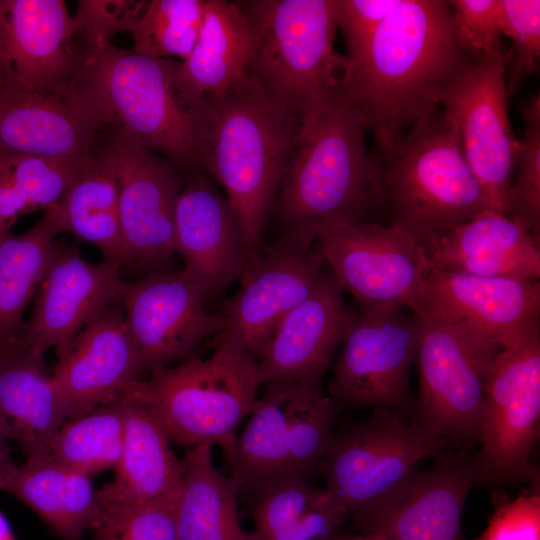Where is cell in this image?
<instances>
[{
    "instance_id": "6da1fadb",
    "label": "cell",
    "mask_w": 540,
    "mask_h": 540,
    "mask_svg": "<svg viewBox=\"0 0 540 540\" xmlns=\"http://www.w3.org/2000/svg\"><path fill=\"white\" fill-rule=\"evenodd\" d=\"M478 59L458 45L447 1L400 0L365 48L346 60L341 91L383 151L439 108Z\"/></svg>"
},
{
    "instance_id": "7a4b0ae2",
    "label": "cell",
    "mask_w": 540,
    "mask_h": 540,
    "mask_svg": "<svg viewBox=\"0 0 540 540\" xmlns=\"http://www.w3.org/2000/svg\"><path fill=\"white\" fill-rule=\"evenodd\" d=\"M195 107L202 122L204 170L225 190L241 230L247 270L266 246V225L299 125L249 72L232 89Z\"/></svg>"
},
{
    "instance_id": "3957f363",
    "label": "cell",
    "mask_w": 540,
    "mask_h": 540,
    "mask_svg": "<svg viewBox=\"0 0 540 540\" xmlns=\"http://www.w3.org/2000/svg\"><path fill=\"white\" fill-rule=\"evenodd\" d=\"M177 60L143 56L110 42L86 44L68 94L103 125L190 175L203 166L202 122L182 97Z\"/></svg>"
},
{
    "instance_id": "277c9868",
    "label": "cell",
    "mask_w": 540,
    "mask_h": 540,
    "mask_svg": "<svg viewBox=\"0 0 540 540\" xmlns=\"http://www.w3.org/2000/svg\"><path fill=\"white\" fill-rule=\"evenodd\" d=\"M361 115L340 90L295 135L273 212L281 232L371 222L382 211Z\"/></svg>"
},
{
    "instance_id": "5b68a950",
    "label": "cell",
    "mask_w": 540,
    "mask_h": 540,
    "mask_svg": "<svg viewBox=\"0 0 540 540\" xmlns=\"http://www.w3.org/2000/svg\"><path fill=\"white\" fill-rule=\"evenodd\" d=\"M372 157L382 210L390 213L391 223L415 232L427 250L457 226L494 209L441 107Z\"/></svg>"
},
{
    "instance_id": "8992f818",
    "label": "cell",
    "mask_w": 540,
    "mask_h": 540,
    "mask_svg": "<svg viewBox=\"0 0 540 540\" xmlns=\"http://www.w3.org/2000/svg\"><path fill=\"white\" fill-rule=\"evenodd\" d=\"M236 3L253 36L248 72L300 125L341 90L347 62L334 47L335 0Z\"/></svg>"
},
{
    "instance_id": "52a82bcc",
    "label": "cell",
    "mask_w": 540,
    "mask_h": 540,
    "mask_svg": "<svg viewBox=\"0 0 540 540\" xmlns=\"http://www.w3.org/2000/svg\"><path fill=\"white\" fill-rule=\"evenodd\" d=\"M219 339L209 357L191 355L176 367L158 368L132 382L123 397L145 407L171 443L218 445L225 455L254 410L261 382L255 357L232 338Z\"/></svg>"
},
{
    "instance_id": "ba28073f",
    "label": "cell",
    "mask_w": 540,
    "mask_h": 540,
    "mask_svg": "<svg viewBox=\"0 0 540 540\" xmlns=\"http://www.w3.org/2000/svg\"><path fill=\"white\" fill-rule=\"evenodd\" d=\"M340 405L321 385L271 380L224 455L239 492L289 477L308 478L336 434Z\"/></svg>"
},
{
    "instance_id": "9c48e42d",
    "label": "cell",
    "mask_w": 540,
    "mask_h": 540,
    "mask_svg": "<svg viewBox=\"0 0 540 540\" xmlns=\"http://www.w3.org/2000/svg\"><path fill=\"white\" fill-rule=\"evenodd\" d=\"M414 314L419 326L415 422L471 449L479 440L485 383L502 347L466 328Z\"/></svg>"
},
{
    "instance_id": "30bf717a",
    "label": "cell",
    "mask_w": 540,
    "mask_h": 540,
    "mask_svg": "<svg viewBox=\"0 0 540 540\" xmlns=\"http://www.w3.org/2000/svg\"><path fill=\"white\" fill-rule=\"evenodd\" d=\"M540 337L502 347L489 371L478 444L479 485L528 483L539 491L530 456L540 435Z\"/></svg>"
},
{
    "instance_id": "8fae6325",
    "label": "cell",
    "mask_w": 540,
    "mask_h": 540,
    "mask_svg": "<svg viewBox=\"0 0 540 540\" xmlns=\"http://www.w3.org/2000/svg\"><path fill=\"white\" fill-rule=\"evenodd\" d=\"M452 441L433 436L395 411L375 407L369 417L336 431L316 471L325 490L349 517L393 489L415 465L437 457Z\"/></svg>"
},
{
    "instance_id": "7c38bea8",
    "label": "cell",
    "mask_w": 540,
    "mask_h": 540,
    "mask_svg": "<svg viewBox=\"0 0 540 540\" xmlns=\"http://www.w3.org/2000/svg\"><path fill=\"white\" fill-rule=\"evenodd\" d=\"M418 337L417 318L406 307L359 305L340 345L327 394L340 406L384 407L398 414L414 410L409 374Z\"/></svg>"
},
{
    "instance_id": "4fadbf2b",
    "label": "cell",
    "mask_w": 540,
    "mask_h": 540,
    "mask_svg": "<svg viewBox=\"0 0 540 540\" xmlns=\"http://www.w3.org/2000/svg\"><path fill=\"white\" fill-rule=\"evenodd\" d=\"M330 276L359 305H399L416 311L426 274L423 240L400 223L324 226L315 233Z\"/></svg>"
},
{
    "instance_id": "5bb4252c",
    "label": "cell",
    "mask_w": 540,
    "mask_h": 540,
    "mask_svg": "<svg viewBox=\"0 0 540 540\" xmlns=\"http://www.w3.org/2000/svg\"><path fill=\"white\" fill-rule=\"evenodd\" d=\"M509 58L502 48L481 56L440 100L470 168L504 214L519 151L508 113Z\"/></svg>"
},
{
    "instance_id": "9a60e30c",
    "label": "cell",
    "mask_w": 540,
    "mask_h": 540,
    "mask_svg": "<svg viewBox=\"0 0 540 540\" xmlns=\"http://www.w3.org/2000/svg\"><path fill=\"white\" fill-rule=\"evenodd\" d=\"M315 236L281 232L241 276V288L219 310L232 338L260 358L282 320L307 299L327 274Z\"/></svg>"
},
{
    "instance_id": "2e32d148",
    "label": "cell",
    "mask_w": 540,
    "mask_h": 540,
    "mask_svg": "<svg viewBox=\"0 0 540 540\" xmlns=\"http://www.w3.org/2000/svg\"><path fill=\"white\" fill-rule=\"evenodd\" d=\"M477 484L470 449L448 447L430 468L414 470L348 521L357 533H380L388 540H466L462 513Z\"/></svg>"
},
{
    "instance_id": "e0dca14e",
    "label": "cell",
    "mask_w": 540,
    "mask_h": 540,
    "mask_svg": "<svg viewBox=\"0 0 540 540\" xmlns=\"http://www.w3.org/2000/svg\"><path fill=\"white\" fill-rule=\"evenodd\" d=\"M206 300L202 286L185 268L151 270L139 280H123L119 303L142 375L187 359L202 341L223 331L221 312H207Z\"/></svg>"
},
{
    "instance_id": "ac0fdd59",
    "label": "cell",
    "mask_w": 540,
    "mask_h": 540,
    "mask_svg": "<svg viewBox=\"0 0 540 540\" xmlns=\"http://www.w3.org/2000/svg\"><path fill=\"white\" fill-rule=\"evenodd\" d=\"M119 188L120 223L128 263L150 267L176 253L175 210L183 173L165 158L114 133L102 151Z\"/></svg>"
},
{
    "instance_id": "d6986e66",
    "label": "cell",
    "mask_w": 540,
    "mask_h": 540,
    "mask_svg": "<svg viewBox=\"0 0 540 540\" xmlns=\"http://www.w3.org/2000/svg\"><path fill=\"white\" fill-rule=\"evenodd\" d=\"M414 313L512 347L540 337V282L429 268Z\"/></svg>"
},
{
    "instance_id": "ffe728a7",
    "label": "cell",
    "mask_w": 540,
    "mask_h": 540,
    "mask_svg": "<svg viewBox=\"0 0 540 540\" xmlns=\"http://www.w3.org/2000/svg\"><path fill=\"white\" fill-rule=\"evenodd\" d=\"M121 265L91 263L74 248L57 245L36 292L22 341L34 356L44 358L50 348L62 353L95 316L119 303Z\"/></svg>"
},
{
    "instance_id": "44dd1931",
    "label": "cell",
    "mask_w": 540,
    "mask_h": 540,
    "mask_svg": "<svg viewBox=\"0 0 540 540\" xmlns=\"http://www.w3.org/2000/svg\"><path fill=\"white\" fill-rule=\"evenodd\" d=\"M75 34L63 0H0V83L67 95Z\"/></svg>"
},
{
    "instance_id": "7402d4cb",
    "label": "cell",
    "mask_w": 540,
    "mask_h": 540,
    "mask_svg": "<svg viewBox=\"0 0 540 540\" xmlns=\"http://www.w3.org/2000/svg\"><path fill=\"white\" fill-rule=\"evenodd\" d=\"M143 377L138 352L120 305L95 316L57 355L52 378L70 418L121 399Z\"/></svg>"
},
{
    "instance_id": "603a6c76",
    "label": "cell",
    "mask_w": 540,
    "mask_h": 540,
    "mask_svg": "<svg viewBox=\"0 0 540 540\" xmlns=\"http://www.w3.org/2000/svg\"><path fill=\"white\" fill-rule=\"evenodd\" d=\"M176 253L207 299L223 293L246 267L243 238L226 196L206 171L190 175L175 210Z\"/></svg>"
},
{
    "instance_id": "cb8c5ba5",
    "label": "cell",
    "mask_w": 540,
    "mask_h": 540,
    "mask_svg": "<svg viewBox=\"0 0 540 540\" xmlns=\"http://www.w3.org/2000/svg\"><path fill=\"white\" fill-rule=\"evenodd\" d=\"M354 316L343 290L327 275L282 320L257 360L261 384L282 379L321 385Z\"/></svg>"
},
{
    "instance_id": "d4e9b609",
    "label": "cell",
    "mask_w": 540,
    "mask_h": 540,
    "mask_svg": "<svg viewBox=\"0 0 540 540\" xmlns=\"http://www.w3.org/2000/svg\"><path fill=\"white\" fill-rule=\"evenodd\" d=\"M101 127L70 95L0 83V154L84 161Z\"/></svg>"
},
{
    "instance_id": "484cf974",
    "label": "cell",
    "mask_w": 540,
    "mask_h": 540,
    "mask_svg": "<svg viewBox=\"0 0 540 540\" xmlns=\"http://www.w3.org/2000/svg\"><path fill=\"white\" fill-rule=\"evenodd\" d=\"M429 268L465 274L539 280L540 246L509 216L486 210L428 248Z\"/></svg>"
},
{
    "instance_id": "4316f807",
    "label": "cell",
    "mask_w": 540,
    "mask_h": 540,
    "mask_svg": "<svg viewBox=\"0 0 540 540\" xmlns=\"http://www.w3.org/2000/svg\"><path fill=\"white\" fill-rule=\"evenodd\" d=\"M253 48L250 24L236 1L206 0L197 41L177 62L176 85L193 108L204 98L221 95L248 74Z\"/></svg>"
},
{
    "instance_id": "83f0119b",
    "label": "cell",
    "mask_w": 540,
    "mask_h": 540,
    "mask_svg": "<svg viewBox=\"0 0 540 540\" xmlns=\"http://www.w3.org/2000/svg\"><path fill=\"white\" fill-rule=\"evenodd\" d=\"M125 400V432L114 478L97 490L101 503H144L180 493L182 460L171 448V441L139 403Z\"/></svg>"
},
{
    "instance_id": "f1b7e54d",
    "label": "cell",
    "mask_w": 540,
    "mask_h": 540,
    "mask_svg": "<svg viewBox=\"0 0 540 540\" xmlns=\"http://www.w3.org/2000/svg\"><path fill=\"white\" fill-rule=\"evenodd\" d=\"M30 507L62 540H82L100 515L91 477L42 454L26 458L1 488Z\"/></svg>"
},
{
    "instance_id": "f546056e",
    "label": "cell",
    "mask_w": 540,
    "mask_h": 540,
    "mask_svg": "<svg viewBox=\"0 0 540 540\" xmlns=\"http://www.w3.org/2000/svg\"><path fill=\"white\" fill-rule=\"evenodd\" d=\"M0 417L26 458L46 454L70 418L66 399L44 358L26 347L0 364Z\"/></svg>"
},
{
    "instance_id": "4dcf8cb0",
    "label": "cell",
    "mask_w": 540,
    "mask_h": 540,
    "mask_svg": "<svg viewBox=\"0 0 540 540\" xmlns=\"http://www.w3.org/2000/svg\"><path fill=\"white\" fill-rule=\"evenodd\" d=\"M58 233L69 232L97 246L105 261L128 263L123 242L119 188L107 156L91 157L62 197L46 210Z\"/></svg>"
},
{
    "instance_id": "1f68e13d",
    "label": "cell",
    "mask_w": 540,
    "mask_h": 540,
    "mask_svg": "<svg viewBox=\"0 0 540 540\" xmlns=\"http://www.w3.org/2000/svg\"><path fill=\"white\" fill-rule=\"evenodd\" d=\"M255 540H331L348 521L325 489L289 477L250 492Z\"/></svg>"
},
{
    "instance_id": "d6a6232c",
    "label": "cell",
    "mask_w": 540,
    "mask_h": 540,
    "mask_svg": "<svg viewBox=\"0 0 540 540\" xmlns=\"http://www.w3.org/2000/svg\"><path fill=\"white\" fill-rule=\"evenodd\" d=\"M212 445L187 448L177 505L178 540H255L241 525L239 487L212 460Z\"/></svg>"
},
{
    "instance_id": "836d02e7",
    "label": "cell",
    "mask_w": 540,
    "mask_h": 540,
    "mask_svg": "<svg viewBox=\"0 0 540 540\" xmlns=\"http://www.w3.org/2000/svg\"><path fill=\"white\" fill-rule=\"evenodd\" d=\"M57 234L45 212L24 233L0 238V342L22 340L23 314L46 273Z\"/></svg>"
},
{
    "instance_id": "e575fe53",
    "label": "cell",
    "mask_w": 540,
    "mask_h": 540,
    "mask_svg": "<svg viewBox=\"0 0 540 540\" xmlns=\"http://www.w3.org/2000/svg\"><path fill=\"white\" fill-rule=\"evenodd\" d=\"M124 432L125 400L121 398L67 419L51 441L47 454L92 477L115 468L122 453Z\"/></svg>"
},
{
    "instance_id": "d590c367",
    "label": "cell",
    "mask_w": 540,
    "mask_h": 540,
    "mask_svg": "<svg viewBox=\"0 0 540 540\" xmlns=\"http://www.w3.org/2000/svg\"><path fill=\"white\" fill-rule=\"evenodd\" d=\"M206 0H152L130 31L133 51L157 59L184 61L203 24Z\"/></svg>"
},
{
    "instance_id": "8d00e7d4",
    "label": "cell",
    "mask_w": 540,
    "mask_h": 540,
    "mask_svg": "<svg viewBox=\"0 0 540 540\" xmlns=\"http://www.w3.org/2000/svg\"><path fill=\"white\" fill-rule=\"evenodd\" d=\"M525 124L519 141L518 173L506 199L505 214L540 241V97L522 107Z\"/></svg>"
},
{
    "instance_id": "74e56055",
    "label": "cell",
    "mask_w": 540,
    "mask_h": 540,
    "mask_svg": "<svg viewBox=\"0 0 540 540\" xmlns=\"http://www.w3.org/2000/svg\"><path fill=\"white\" fill-rule=\"evenodd\" d=\"M180 493L144 503H101L94 528L97 540H178Z\"/></svg>"
},
{
    "instance_id": "f35d334b",
    "label": "cell",
    "mask_w": 540,
    "mask_h": 540,
    "mask_svg": "<svg viewBox=\"0 0 540 540\" xmlns=\"http://www.w3.org/2000/svg\"><path fill=\"white\" fill-rule=\"evenodd\" d=\"M88 159L73 162L25 154H0V164L24 192L33 211L47 210L55 205Z\"/></svg>"
},
{
    "instance_id": "ab89813d",
    "label": "cell",
    "mask_w": 540,
    "mask_h": 540,
    "mask_svg": "<svg viewBox=\"0 0 540 540\" xmlns=\"http://www.w3.org/2000/svg\"><path fill=\"white\" fill-rule=\"evenodd\" d=\"M503 35L512 40L506 71L508 92L534 73L540 57V1L501 0Z\"/></svg>"
},
{
    "instance_id": "60d3db41",
    "label": "cell",
    "mask_w": 540,
    "mask_h": 540,
    "mask_svg": "<svg viewBox=\"0 0 540 540\" xmlns=\"http://www.w3.org/2000/svg\"><path fill=\"white\" fill-rule=\"evenodd\" d=\"M453 30L458 45L476 58L501 49V0H450Z\"/></svg>"
},
{
    "instance_id": "b9f144b4",
    "label": "cell",
    "mask_w": 540,
    "mask_h": 540,
    "mask_svg": "<svg viewBox=\"0 0 540 540\" xmlns=\"http://www.w3.org/2000/svg\"><path fill=\"white\" fill-rule=\"evenodd\" d=\"M146 1L80 0L73 15L76 32L86 44L109 42L120 31H130L138 20Z\"/></svg>"
},
{
    "instance_id": "7bdbcfd3",
    "label": "cell",
    "mask_w": 540,
    "mask_h": 540,
    "mask_svg": "<svg viewBox=\"0 0 540 540\" xmlns=\"http://www.w3.org/2000/svg\"><path fill=\"white\" fill-rule=\"evenodd\" d=\"M400 0H335L336 25L342 32L346 60L355 58Z\"/></svg>"
},
{
    "instance_id": "ee69618b",
    "label": "cell",
    "mask_w": 540,
    "mask_h": 540,
    "mask_svg": "<svg viewBox=\"0 0 540 540\" xmlns=\"http://www.w3.org/2000/svg\"><path fill=\"white\" fill-rule=\"evenodd\" d=\"M472 540H540L539 491L498 504L485 531Z\"/></svg>"
},
{
    "instance_id": "f6af8a7d",
    "label": "cell",
    "mask_w": 540,
    "mask_h": 540,
    "mask_svg": "<svg viewBox=\"0 0 540 540\" xmlns=\"http://www.w3.org/2000/svg\"><path fill=\"white\" fill-rule=\"evenodd\" d=\"M31 211L24 192L0 164V238L10 233V227L21 214Z\"/></svg>"
},
{
    "instance_id": "bcb514c9",
    "label": "cell",
    "mask_w": 540,
    "mask_h": 540,
    "mask_svg": "<svg viewBox=\"0 0 540 540\" xmlns=\"http://www.w3.org/2000/svg\"><path fill=\"white\" fill-rule=\"evenodd\" d=\"M12 435L5 421L0 417V488L5 479L17 466L11 457L8 443Z\"/></svg>"
},
{
    "instance_id": "7dc6e473",
    "label": "cell",
    "mask_w": 540,
    "mask_h": 540,
    "mask_svg": "<svg viewBox=\"0 0 540 540\" xmlns=\"http://www.w3.org/2000/svg\"><path fill=\"white\" fill-rule=\"evenodd\" d=\"M331 540H388V538L380 533H337Z\"/></svg>"
},
{
    "instance_id": "c3c4849f",
    "label": "cell",
    "mask_w": 540,
    "mask_h": 540,
    "mask_svg": "<svg viewBox=\"0 0 540 540\" xmlns=\"http://www.w3.org/2000/svg\"><path fill=\"white\" fill-rule=\"evenodd\" d=\"M24 347L25 345L22 340L0 342V364Z\"/></svg>"
},
{
    "instance_id": "681fc988",
    "label": "cell",
    "mask_w": 540,
    "mask_h": 540,
    "mask_svg": "<svg viewBox=\"0 0 540 540\" xmlns=\"http://www.w3.org/2000/svg\"><path fill=\"white\" fill-rule=\"evenodd\" d=\"M0 540H16L8 521L6 520V518L1 512H0Z\"/></svg>"
},
{
    "instance_id": "f907efd6",
    "label": "cell",
    "mask_w": 540,
    "mask_h": 540,
    "mask_svg": "<svg viewBox=\"0 0 540 540\" xmlns=\"http://www.w3.org/2000/svg\"><path fill=\"white\" fill-rule=\"evenodd\" d=\"M92 540H97V539H96L95 537H93V539H92Z\"/></svg>"
}]
</instances>
